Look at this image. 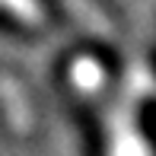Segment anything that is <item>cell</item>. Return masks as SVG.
Here are the masks:
<instances>
[{
  "label": "cell",
  "mask_w": 156,
  "mask_h": 156,
  "mask_svg": "<svg viewBox=\"0 0 156 156\" xmlns=\"http://www.w3.org/2000/svg\"><path fill=\"white\" fill-rule=\"evenodd\" d=\"M0 108H3L6 121H10V127L16 134H29L32 131V121H35L32 102L26 96V89L13 76H0Z\"/></svg>",
  "instance_id": "6da1fadb"
},
{
  "label": "cell",
  "mask_w": 156,
  "mask_h": 156,
  "mask_svg": "<svg viewBox=\"0 0 156 156\" xmlns=\"http://www.w3.org/2000/svg\"><path fill=\"white\" fill-rule=\"evenodd\" d=\"M70 83H73L80 93H96L105 83V67L96 58H76L70 64Z\"/></svg>",
  "instance_id": "7a4b0ae2"
},
{
  "label": "cell",
  "mask_w": 156,
  "mask_h": 156,
  "mask_svg": "<svg viewBox=\"0 0 156 156\" xmlns=\"http://www.w3.org/2000/svg\"><path fill=\"white\" fill-rule=\"evenodd\" d=\"M67 6L73 10V16H80V23H86L89 32H96V35H112L108 16L99 10L93 0H67Z\"/></svg>",
  "instance_id": "3957f363"
},
{
  "label": "cell",
  "mask_w": 156,
  "mask_h": 156,
  "mask_svg": "<svg viewBox=\"0 0 156 156\" xmlns=\"http://www.w3.org/2000/svg\"><path fill=\"white\" fill-rule=\"evenodd\" d=\"M0 10L10 13L13 19H19L23 26H38L45 19V10L38 0H0Z\"/></svg>",
  "instance_id": "277c9868"
},
{
  "label": "cell",
  "mask_w": 156,
  "mask_h": 156,
  "mask_svg": "<svg viewBox=\"0 0 156 156\" xmlns=\"http://www.w3.org/2000/svg\"><path fill=\"white\" fill-rule=\"evenodd\" d=\"M112 150H115V156H147L144 144H140L137 137H115V144H112Z\"/></svg>",
  "instance_id": "5b68a950"
}]
</instances>
